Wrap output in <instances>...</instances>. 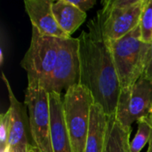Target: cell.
<instances>
[{
    "instance_id": "obj_1",
    "label": "cell",
    "mask_w": 152,
    "mask_h": 152,
    "mask_svg": "<svg viewBox=\"0 0 152 152\" xmlns=\"http://www.w3.org/2000/svg\"><path fill=\"white\" fill-rule=\"evenodd\" d=\"M78 38V85L92 94L94 103L108 116L116 113L121 86L110 42L104 37L97 15L87 23Z\"/></svg>"
},
{
    "instance_id": "obj_2",
    "label": "cell",
    "mask_w": 152,
    "mask_h": 152,
    "mask_svg": "<svg viewBox=\"0 0 152 152\" xmlns=\"http://www.w3.org/2000/svg\"><path fill=\"white\" fill-rule=\"evenodd\" d=\"M151 45L142 40L139 26L126 36L110 42L121 90L131 88L143 76L149 61Z\"/></svg>"
},
{
    "instance_id": "obj_3",
    "label": "cell",
    "mask_w": 152,
    "mask_h": 152,
    "mask_svg": "<svg viewBox=\"0 0 152 152\" xmlns=\"http://www.w3.org/2000/svg\"><path fill=\"white\" fill-rule=\"evenodd\" d=\"M58 46V38L44 36L32 28L29 47L20 61V66L27 72L28 87L45 90L55 67Z\"/></svg>"
},
{
    "instance_id": "obj_4",
    "label": "cell",
    "mask_w": 152,
    "mask_h": 152,
    "mask_svg": "<svg viewBox=\"0 0 152 152\" xmlns=\"http://www.w3.org/2000/svg\"><path fill=\"white\" fill-rule=\"evenodd\" d=\"M65 124L74 152H85L91 110L94 104L90 92L77 84L66 90L62 97Z\"/></svg>"
},
{
    "instance_id": "obj_5",
    "label": "cell",
    "mask_w": 152,
    "mask_h": 152,
    "mask_svg": "<svg viewBox=\"0 0 152 152\" xmlns=\"http://www.w3.org/2000/svg\"><path fill=\"white\" fill-rule=\"evenodd\" d=\"M24 104L28 110L29 134L39 152H53L51 142V113L49 93L43 88L28 87Z\"/></svg>"
},
{
    "instance_id": "obj_6",
    "label": "cell",
    "mask_w": 152,
    "mask_h": 152,
    "mask_svg": "<svg viewBox=\"0 0 152 152\" xmlns=\"http://www.w3.org/2000/svg\"><path fill=\"white\" fill-rule=\"evenodd\" d=\"M144 3L145 0H138L130 7H119L114 0L103 1L97 17L106 39L116 41L134 30L140 25Z\"/></svg>"
},
{
    "instance_id": "obj_7",
    "label": "cell",
    "mask_w": 152,
    "mask_h": 152,
    "mask_svg": "<svg viewBox=\"0 0 152 152\" xmlns=\"http://www.w3.org/2000/svg\"><path fill=\"white\" fill-rule=\"evenodd\" d=\"M152 109V81L142 76L131 88L121 90L115 118L125 127L147 117Z\"/></svg>"
},
{
    "instance_id": "obj_8",
    "label": "cell",
    "mask_w": 152,
    "mask_h": 152,
    "mask_svg": "<svg viewBox=\"0 0 152 152\" xmlns=\"http://www.w3.org/2000/svg\"><path fill=\"white\" fill-rule=\"evenodd\" d=\"M58 54L54 69L48 80L45 90L50 93L61 94L65 89H69L78 83L79 60H78V38H58Z\"/></svg>"
},
{
    "instance_id": "obj_9",
    "label": "cell",
    "mask_w": 152,
    "mask_h": 152,
    "mask_svg": "<svg viewBox=\"0 0 152 152\" xmlns=\"http://www.w3.org/2000/svg\"><path fill=\"white\" fill-rule=\"evenodd\" d=\"M2 78L5 85L9 98L10 112V134L8 140V149L12 151L28 152L29 142L28 134L29 132L28 118H27L25 107L16 98L9 80L4 73H2Z\"/></svg>"
},
{
    "instance_id": "obj_10",
    "label": "cell",
    "mask_w": 152,
    "mask_h": 152,
    "mask_svg": "<svg viewBox=\"0 0 152 152\" xmlns=\"http://www.w3.org/2000/svg\"><path fill=\"white\" fill-rule=\"evenodd\" d=\"M51 0H25V11L35 28L40 34L56 38L70 37L66 35L57 23L53 13Z\"/></svg>"
},
{
    "instance_id": "obj_11",
    "label": "cell",
    "mask_w": 152,
    "mask_h": 152,
    "mask_svg": "<svg viewBox=\"0 0 152 152\" xmlns=\"http://www.w3.org/2000/svg\"><path fill=\"white\" fill-rule=\"evenodd\" d=\"M51 113V142L53 152H74L65 124L61 94H49Z\"/></svg>"
},
{
    "instance_id": "obj_12",
    "label": "cell",
    "mask_w": 152,
    "mask_h": 152,
    "mask_svg": "<svg viewBox=\"0 0 152 152\" xmlns=\"http://www.w3.org/2000/svg\"><path fill=\"white\" fill-rule=\"evenodd\" d=\"M109 118L110 116L105 113L101 106L95 103L93 105L85 152H103L108 133Z\"/></svg>"
},
{
    "instance_id": "obj_13",
    "label": "cell",
    "mask_w": 152,
    "mask_h": 152,
    "mask_svg": "<svg viewBox=\"0 0 152 152\" xmlns=\"http://www.w3.org/2000/svg\"><path fill=\"white\" fill-rule=\"evenodd\" d=\"M52 10L60 28L69 37H71L86 18V12L81 11L69 0L53 2Z\"/></svg>"
},
{
    "instance_id": "obj_14",
    "label": "cell",
    "mask_w": 152,
    "mask_h": 152,
    "mask_svg": "<svg viewBox=\"0 0 152 152\" xmlns=\"http://www.w3.org/2000/svg\"><path fill=\"white\" fill-rule=\"evenodd\" d=\"M130 135L131 128L122 126L114 115L110 116L103 152H132Z\"/></svg>"
},
{
    "instance_id": "obj_15",
    "label": "cell",
    "mask_w": 152,
    "mask_h": 152,
    "mask_svg": "<svg viewBox=\"0 0 152 152\" xmlns=\"http://www.w3.org/2000/svg\"><path fill=\"white\" fill-rule=\"evenodd\" d=\"M138 128L134 138L131 142L132 152H141L152 138V127L143 119L137 122Z\"/></svg>"
},
{
    "instance_id": "obj_16",
    "label": "cell",
    "mask_w": 152,
    "mask_h": 152,
    "mask_svg": "<svg viewBox=\"0 0 152 152\" xmlns=\"http://www.w3.org/2000/svg\"><path fill=\"white\" fill-rule=\"evenodd\" d=\"M141 38L143 42L152 43V0H145L140 20Z\"/></svg>"
},
{
    "instance_id": "obj_17",
    "label": "cell",
    "mask_w": 152,
    "mask_h": 152,
    "mask_svg": "<svg viewBox=\"0 0 152 152\" xmlns=\"http://www.w3.org/2000/svg\"><path fill=\"white\" fill-rule=\"evenodd\" d=\"M10 134V112L7 110L6 112L0 115V150L4 151L8 149V140Z\"/></svg>"
},
{
    "instance_id": "obj_18",
    "label": "cell",
    "mask_w": 152,
    "mask_h": 152,
    "mask_svg": "<svg viewBox=\"0 0 152 152\" xmlns=\"http://www.w3.org/2000/svg\"><path fill=\"white\" fill-rule=\"evenodd\" d=\"M69 1L85 12H86L88 10L93 8L96 4V0H76V1L69 0Z\"/></svg>"
},
{
    "instance_id": "obj_19",
    "label": "cell",
    "mask_w": 152,
    "mask_h": 152,
    "mask_svg": "<svg viewBox=\"0 0 152 152\" xmlns=\"http://www.w3.org/2000/svg\"><path fill=\"white\" fill-rule=\"evenodd\" d=\"M143 76L146 77L151 81H152V43L151 45V51H150V57H149L148 65H147V68H146V70H145Z\"/></svg>"
},
{
    "instance_id": "obj_20",
    "label": "cell",
    "mask_w": 152,
    "mask_h": 152,
    "mask_svg": "<svg viewBox=\"0 0 152 152\" xmlns=\"http://www.w3.org/2000/svg\"><path fill=\"white\" fill-rule=\"evenodd\" d=\"M143 119L151 126L152 127V113H150L147 117H145V118H143Z\"/></svg>"
},
{
    "instance_id": "obj_21",
    "label": "cell",
    "mask_w": 152,
    "mask_h": 152,
    "mask_svg": "<svg viewBox=\"0 0 152 152\" xmlns=\"http://www.w3.org/2000/svg\"><path fill=\"white\" fill-rule=\"evenodd\" d=\"M28 152H39L35 147H34V145L33 144H29V146H28Z\"/></svg>"
},
{
    "instance_id": "obj_22",
    "label": "cell",
    "mask_w": 152,
    "mask_h": 152,
    "mask_svg": "<svg viewBox=\"0 0 152 152\" xmlns=\"http://www.w3.org/2000/svg\"><path fill=\"white\" fill-rule=\"evenodd\" d=\"M146 152H152V138L149 142V147H148V150Z\"/></svg>"
},
{
    "instance_id": "obj_23",
    "label": "cell",
    "mask_w": 152,
    "mask_h": 152,
    "mask_svg": "<svg viewBox=\"0 0 152 152\" xmlns=\"http://www.w3.org/2000/svg\"><path fill=\"white\" fill-rule=\"evenodd\" d=\"M1 152H18V151H9V149H6L4 151H2Z\"/></svg>"
},
{
    "instance_id": "obj_24",
    "label": "cell",
    "mask_w": 152,
    "mask_h": 152,
    "mask_svg": "<svg viewBox=\"0 0 152 152\" xmlns=\"http://www.w3.org/2000/svg\"><path fill=\"white\" fill-rule=\"evenodd\" d=\"M150 113H152V109H151V112Z\"/></svg>"
}]
</instances>
